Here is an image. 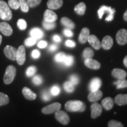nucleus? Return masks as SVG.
Listing matches in <instances>:
<instances>
[{"label": "nucleus", "instance_id": "f257e3e1", "mask_svg": "<svg viewBox=\"0 0 127 127\" xmlns=\"http://www.w3.org/2000/svg\"><path fill=\"white\" fill-rule=\"evenodd\" d=\"M65 108L68 112H84L86 109V105L81 101L70 100L65 103Z\"/></svg>", "mask_w": 127, "mask_h": 127}, {"label": "nucleus", "instance_id": "f03ea898", "mask_svg": "<svg viewBox=\"0 0 127 127\" xmlns=\"http://www.w3.org/2000/svg\"><path fill=\"white\" fill-rule=\"evenodd\" d=\"M12 13L9 5L5 1L0 0V18L4 21L11 20Z\"/></svg>", "mask_w": 127, "mask_h": 127}, {"label": "nucleus", "instance_id": "7ed1b4c3", "mask_svg": "<svg viewBox=\"0 0 127 127\" xmlns=\"http://www.w3.org/2000/svg\"><path fill=\"white\" fill-rule=\"evenodd\" d=\"M115 12V9L112 8L111 7L102 5L99 8L98 11V17L99 19L102 18L103 15L105 14H108V16L105 18V21H111L113 20L114 14Z\"/></svg>", "mask_w": 127, "mask_h": 127}, {"label": "nucleus", "instance_id": "20e7f679", "mask_svg": "<svg viewBox=\"0 0 127 127\" xmlns=\"http://www.w3.org/2000/svg\"><path fill=\"white\" fill-rule=\"evenodd\" d=\"M16 72H17V69L15 66L12 65L8 66L6 68L4 78H3L4 83L5 84H10L12 83L15 77Z\"/></svg>", "mask_w": 127, "mask_h": 127}, {"label": "nucleus", "instance_id": "39448f33", "mask_svg": "<svg viewBox=\"0 0 127 127\" xmlns=\"http://www.w3.org/2000/svg\"><path fill=\"white\" fill-rule=\"evenodd\" d=\"M61 108V105L59 102H54L53 104L48 105L43 107L41 109V111L44 114H51L60 110Z\"/></svg>", "mask_w": 127, "mask_h": 127}, {"label": "nucleus", "instance_id": "423d86ee", "mask_svg": "<svg viewBox=\"0 0 127 127\" xmlns=\"http://www.w3.org/2000/svg\"><path fill=\"white\" fill-rule=\"evenodd\" d=\"M25 59H26V52H25V47L24 45H21L17 50L16 61L19 65H22L25 63Z\"/></svg>", "mask_w": 127, "mask_h": 127}, {"label": "nucleus", "instance_id": "0eeeda50", "mask_svg": "<svg viewBox=\"0 0 127 127\" xmlns=\"http://www.w3.org/2000/svg\"><path fill=\"white\" fill-rule=\"evenodd\" d=\"M55 116L56 120L63 125H67L69 123V120H70L69 115H68L66 112L63 111L59 110L55 112Z\"/></svg>", "mask_w": 127, "mask_h": 127}, {"label": "nucleus", "instance_id": "6e6552de", "mask_svg": "<svg viewBox=\"0 0 127 127\" xmlns=\"http://www.w3.org/2000/svg\"><path fill=\"white\" fill-rule=\"evenodd\" d=\"M116 39L120 45H124L127 43V30L121 29L117 32Z\"/></svg>", "mask_w": 127, "mask_h": 127}, {"label": "nucleus", "instance_id": "1a4fd4ad", "mask_svg": "<svg viewBox=\"0 0 127 127\" xmlns=\"http://www.w3.org/2000/svg\"><path fill=\"white\" fill-rule=\"evenodd\" d=\"M17 50V49L11 45H7L4 49V54L8 59L15 61L16 60Z\"/></svg>", "mask_w": 127, "mask_h": 127}, {"label": "nucleus", "instance_id": "9d476101", "mask_svg": "<svg viewBox=\"0 0 127 127\" xmlns=\"http://www.w3.org/2000/svg\"><path fill=\"white\" fill-rule=\"evenodd\" d=\"M91 117L93 118H96L102 114V107L98 102H94L91 105Z\"/></svg>", "mask_w": 127, "mask_h": 127}, {"label": "nucleus", "instance_id": "9b49d317", "mask_svg": "<svg viewBox=\"0 0 127 127\" xmlns=\"http://www.w3.org/2000/svg\"><path fill=\"white\" fill-rule=\"evenodd\" d=\"M0 31L5 36L11 35L13 30L11 25L6 22H2L0 23Z\"/></svg>", "mask_w": 127, "mask_h": 127}, {"label": "nucleus", "instance_id": "f8f14e48", "mask_svg": "<svg viewBox=\"0 0 127 127\" xmlns=\"http://www.w3.org/2000/svg\"><path fill=\"white\" fill-rule=\"evenodd\" d=\"M88 42L91 44V45L93 47L95 50H98L101 48V44L100 41L96 36L95 35H90L88 36Z\"/></svg>", "mask_w": 127, "mask_h": 127}, {"label": "nucleus", "instance_id": "ddd939ff", "mask_svg": "<svg viewBox=\"0 0 127 127\" xmlns=\"http://www.w3.org/2000/svg\"><path fill=\"white\" fill-rule=\"evenodd\" d=\"M58 18V16L52 9H47L44 12V20L47 22H55Z\"/></svg>", "mask_w": 127, "mask_h": 127}, {"label": "nucleus", "instance_id": "4468645a", "mask_svg": "<svg viewBox=\"0 0 127 127\" xmlns=\"http://www.w3.org/2000/svg\"><path fill=\"white\" fill-rule=\"evenodd\" d=\"M84 64L87 67L93 69H98L101 67V64L96 60L92 59V58L85 59Z\"/></svg>", "mask_w": 127, "mask_h": 127}, {"label": "nucleus", "instance_id": "2eb2a0df", "mask_svg": "<svg viewBox=\"0 0 127 127\" xmlns=\"http://www.w3.org/2000/svg\"><path fill=\"white\" fill-rule=\"evenodd\" d=\"M102 95V92L99 90L95 91H91V93L88 95V99L90 102H95L101 99Z\"/></svg>", "mask_w": 127, "mask_h": 127}, {"label": "nucleus", "instance_id": "dca6fc26", "mask_svg": "<svg viewBox=\"0 0 127 127\" xmlns=\"http://www.w3.org/2000/svg\"><path fill=\"white\" fill-rule=\"evenodd\" d=\"M101 44V47L104 50H109L112 47V45H113V39H112V38L111 36L107 35L104 37Z\"/></svg>", "mask_w": 127, "mask_h": 127}, {"label": "nucleus", "instance_id": "f3484780", "mask_svg": "<svg viewBox=\"0 0 127 127\" xmlns=\"http://www.w3.org/2000/svg\"><path fill=\"white\" fill-rule=\"evenodd\" d=\"M127 75L126 71L120 68H114L112 71V75L118 79H125Z\"/></svg>", "mask_w": 127, "mask_h": 127}, {"label": "nucleus", "instance_id": "a211bd4d", "mask_svg": "<svg viewBox=\"0 0 127 127\" xmlns=\"http://www.w3.org/2000/svg\"><path fill=\"white\" fill-rule=\"evenodd\" d=\"M22 92H23V94L24 95V96L27 99L30 100V101H32V100L36 99V94H35L34 92L32 91L30 88H28V87H24L23 90H22Z\"/></svg>", "mask_w": 127, "mask_h": 127}, {"label": "nucleus", "instance_id": "6ab92c4d", "mask_svg": "<svg viewBox=\"0 0 127 127\" xmlns=\"http://www.w3.org/2000/svg\"><path fill=\"white\" fill-rule=\"evenodd\" d=\"M63 4V0H48L47 2V7L50 9H57L61 8Z\"/></svg>", "mask_w": 127, "mask_h": 127}, {"label": "nucleus", "instance_id": "aec40b11", "mask_svg": "<svg viewBox=\"0 0 127 127\" xmlns=\"http://www.w3.org/2000/svg\"><path fill=\"white\" fill-rule=\"evenodd\" d=\"M90 35V30L88 28H84L79 34L78 38L79 42L81 44H85L88 41V36Z\"/></svg>", "mask_w": 127, "mask_h": 127}, {"label": "nucleus", "instance_id": "412c9836", "mask_svg": "<svg viewBox=\"0 0 127 127\" xmlns=\"http://www.w3.org/2000/svg\"><path fill=\"white\" fill-rule=\"evenodd\" d=\"M101 80L99 78H94L90 82V90L91 91H95L98 90L101 86Z\"/></svg>", "mask_w": 127, "mask_h": 127}, {"label": "nucleus", "instance_id": "4be33fe9", "mask_svg": "<svg viewBox=\"0 0 127 127\" xmlns=\"http://www.w3.org/2000/svg\"><path fill=\"white\" fill-rule=\"evenodd\" d=\"M114 100L111 97H107L102 101V107L107 111H109L112 109L114 107Z\"/></svg>", "mask_w": 127, "mask_h": 127}, {"label": "nucleus", "instance_id": "5701e85b", "mask_svg": "<svg viewBox=\"0 0 127 127\" xmlns=\"http://www.w3.org/2000/svg\"><path fill=\"white\" fill-rule=\"evenodd\" d=\"M114 101L118 105L122 106L127 104V94H118L115 97Z\"/></svg>", "mask_w": 127, "mask_h": 127}, {"label": "nucleus", "instance_id": "b1692460", "mask_svg": "<svg viewBox=\"0 0 127 127\" xmlns=\"http://www.w3.org/2000/svg\"><path fill=\"white\" fill-rule=\"evenodd\" d=\"M30 35L32 37L36 39L42 38L44 36V32L40 28H34L30 31Z\"/></svg>", "mask_w": 127, "mask_h": 127}, {"label": "nucleus", "instance_id": "393cba45", "mask_svg": "<svg viewBox=\"0 0 127 127\" xmlns=\"http://www.w3.org/2000/svg\"><path fill=\"white\" fill-rule=\"evenodd\" d=\"M61 23L64 26L66 27L67 28L71 30L74 29L75 27V25L74 22L69 18H67V17H63V18H61Z\"/></svg>", "mask_w": 127, "mask_h": 127}, {"label": "nucleus", "instance_id": "a878e982", "mask_svg": "<svg viewBox=\"0 0 127 127\" xmlns=\"http://www.w3.org/2000/svg\"><path fill=\"white\" fill-rule=\"evenodd\" d=\"M74 11L77 14L79 15H82L85 14L86 11V5L84 2H80L74 8Z\"/></svg>", "mask_w": 127, "mask_h": 127}, {"label": "nucleus", "instance_id": "bb28decb", "mask_svg": "<svg viewBox=\"0 0 127 127\" xmlns=\"http://www.w3.org/2000/svg\"><path fill=\"white\" fill-rule=\"evenodd\" d=\"M114 85H116L117 89L125 88L127 87V80L125 79H118L114 82Z\"/></svg>", "mask_w": 127, "mask_h": 127}, {"label": "nucleus", "instance_id": "cd10ccee", "mask_svg": "<svg viewBox=\"0 0 127 127\" xmlns=\"http://www.w3.org/2000/svg\"><path fill=\"white\" fill-rule=\"evenodd\" d=\"M64 89L67 93H71L75 90L74 85L71 81H66L64 84Z\"/></svg>", "mask_w": 127, "mask_h": 127}, {"label": "nucleus", "instance_id": "c85d7f7f", "mask_svg": "<svg viewBox=\"0 0 127 127\" xmlns=\"http://www.w3.org/2000/svg\"><path fill=\"white\" fill-rule=\"evenodd\" d=\"M94 55V52L90 48H87L84 50L83 53H82V56L84 59H87V58H93Z\"/></svg>", "mask_w": 127, "mask_h": 127}, {"label": "nucleus", "instance_id": "c756f323", "mask_svg": "<svg viewBox=\"0 0 127 127\" xmlns=\"http://www.w3.org/2000/svg\"><path fill=\"white\" fill-rule=\"evenodd\" d=\"M9 102L8 96L5 94L0 92V106L7 105Z\"/></svg>", "mask_w": 127, "mask_h": 127}, {"label": "nucleus", "instance_id": "7c9ffc66", "mask_svg": "<svg viewBox=\"0 0 127 127\" xmlns=\"http://www.w3.org/2000/svg\"><path fill=\"white\" fill-rule=\"evenodd\" d=\"M74 57L71 55H66L64 61L63 62V64L66 66H72L74 64Z\"/></svg>", "mask_w": 127, "mask_h": 127}, {"label": "nucleus", "instance_id": "2f4dec72", "mask_svg": "<svg viewBox=\"0 0 127 127\" xmlns=\"http://www.w3.org/2000/svg\"><path fill=\"white\" fill-rule=\"evenodd\" d=\"M21 11L24 12H27L29 11V5L27 0H18Z\"/></svg>", "mask_w": 127, "mask_h": 127}, {"label": "nucleus", "instance_id": "473e14b6", "mask_svg": "<svg viewBox=\"0 0 127 127\" xmlns=\"http://www.w3.org/2000/svg\"><path fill=\"white\" fill-rule=\"evenodd\" d=\"M8 4L9 8L13 9H18L20 7L18 0H8Z\"/></svg>", "mask_w": 127, "mask_h": 127}, {"label": "nucleus", "instance_id": "72a5a7b5", "mask_svg": "<svg viewBox=\"0 0 127 127\" xmlns=\"http://www.w3.org/2000/svg\"><path fill=\"white\" fill-rule=\"evenodd\" d=\"M66 55L64 53V52H59V53L57 54H56V55L55 56V61L58 63H63Z\"/></svg>", "mask_w": 127, "mask_h": 127}, {"label": "nucleus", "instance_id": "f704fd0d", "mask_svg": "<svg viewBox=\"0 0 127 127\" xmlns=\"http://www.w3.org/2000/svg\"><path fill=\"white\" fill-rule=\"evenodd\" d=\"M42 25H43L44 28L47 30L54 29L56 26V24H55V22H47L45 21H44Z\"/></svg>", "mask_w": 127, "mask_h": 127}, {"label": "nucleus", "instance_id": "c9c22d12", "mask_svg": "<svg viewBox=\"0 0 127 127\" xmlns=\"http://www.w3.org/2000/svg\"><path fill=\"white\" fill-rule=\"evenodd\" d=\"M17 26L20 30H25L27 27V23L24 19H19L17 21Z\"/></svg>", "mask_w": 127, "mask_h": 127}, {"label": "nucleus", "instance_id": "e433bc0d", "mask_svg": "<svg viewBox=\"0 0 127 127\" xmlns=\"http://www.w3.org/2000/svg\"><path fill=\"white\" fill-rule=\"evenodd\" d=\"M36 41H37V39L31 36V37L25 39L24 41V44L27 47H32V46H33L36 44Z\"/></svg>", "mask_w": 127, "mask_h": 127}, {"label": "nucleus", "instance_id": "4c0bfd02", "mask_svg": "<svg viewBox=\"0 0 127 127\" xmlns=\"http://www.w3.org/2000/svg\"><path fill=\"white\" fill-rule=\"evenodd\" d=\"M36 72V68L35 66H31L27 68L26 71L27 76L28 77H32Z\"/></svg>", "mask_w": 127, "mask_h": 127}, {"label": "nucleus", "instance_id": "58836bf2", "mask_svg": "<svg viewBox=\"0 0 127 127\" xmlns=\"http://www.w3.org/2000/svg\"><path fill=\"white\" fill-rule=\"evenodd\" d=\"M108 126L109 127H123L124 125L120 122L115 120H111L108 123Z\"/></svg>", "mask_w": 127, "mask_h": 127}, {"label": "nucleus", "instance_id": "ea45409f", "mask_svg": "<svg viewBox=\"0 0 127 127\" xmlns=\"http://www.w3.org/2000/svg\"><path fill=\"white\" fill-rule=\"evenodd\" d=\"M32 82L35 85H41L43 82V79L41 77L40 75H35L34 76L32 79Z\"/></svg>", "mask_w": 127, "mask_h": 127}, {"label": "nucleus", "instance_id": "a19ab883", "mask_svg": "<svg viewBox=\"0 0 127 127\" xmlns=\"http://www.w3.org/2000/svg\"><path fill=\"white\" fill-rule=\"evenodd\" d=\"M30 7L34 8L38 6L40 4L41 0H27Z\"/></svg>", "mask_w": 127, "mask_h": 127}, {"label": "nucleus", "instance_id": "79ce46f5", "mask_svg": "<svg viewBox=\"0 0 127 127\" xmlns=\"http://www.w3.org/2000/svg\"><path fill=\"white\" fill-rule=\"evenodd\" d=\"M51 94L53 96H57L60 93V88L58 85H54L51 89Z\"/></svg>", "mask_w": 127, "mask_h": 127}, {"label": "nucleus", "instance_id": "37998d69", "mask_svg": "<svg viewBox=\"0 0 127 127\" xmlns=\"http://www.w3.org/2000/svg\"><path fill=\"white\" fill-rule=\"evenodd\" d=\"M69 80H70V81L72 82L74 85H77V84H78L79 82V77H78V75H76V74L71 75L70 76V78H69Z\"/></svg>", "mask_w": 127, "mask_h": 127}, {"label": "nucleus", "instance_id": "c03bdc74", "mask_svg": "<svg viewBox=\"0 0 127 127\" xmlns=\"http://www.w3.org/2000/svg\"><path fill=\"white\" fill-rule=\"evenodd\" d=\"M51 93H50L48 91H44L42 93V98L44 101H48L49 100L51 99Z\"/></svg>", "mask_w": 127, "mask_h": 127}, {"label": "nucleus", "instance_id": "a18cd8bd", "mask_svg": "<svg viewBox=\"0 0 127 127\" xmlns=\"http://www.w3.org/2000/svg\"><path fill=\"white\" fill-rule=\"evenodd\" d=\"M63 34H64L65 36H67V37H71L74 35L72 31H71V29H69V28H66V29L64 30Z\"/></svg>", "mask_w": 127, "mask_h": 127}, {"label": "nucleus", "instance_id": "49530a36", "mask_svg": "<svg viewBox=\"0 0 127 127\" xmlns=\"http://www.w3.org/2000/svg\"><path fill=\"white\" fill-rule=\"evenodd\" d=\"M31 55L32 58H35V59H37V58H38L39 57H40V52H39L38 50H34L32 52Z\"/></svg>", "mask_w": 127, "mask_h": 127}, {"label": "nucleus", "instance_id": "de8ad7c7", "mask_svg": "<svg viewBox=\"0 0 127 127\" xmlns=\"http://www.w3.org/2000/svg\"><path fill=\"white\" fill-rule=\"evenodd\" d=\"M65 45L68 47L73 48L75 47L76 44H75V42H74V41L71 40V39H68V40H67L65 42Z\"/></svg>", "mask_w": 127, "mask_h": 127}, {"label": "nucleus", "instance_id": "09e8293b", "mask_svg": "<svg viewBox=\"0 0 127 127\" xmlns=\"http://www.w3.org/2000/svg\"><path fill=\"white\" fill-rule=\"evenodd\" d=\"M48 45L47 42H46L45 41H39L38 44V47L39 48H44L47 47Z\"/></svg>", "mask_w": 127, "mask_h": 127}, {"label": "nucleus", "instance_id": "8fccbe9b", "mask_svg": "<svg viewBox=\"0 0 127 127\" xmlns=\"http://www.w3.org/2000/svg\"><path fill=\"white\" fill-rule=\"evenodd\" d=\"M57 49H58V46L55 45V44H52V45H51L50 46V47H49V50L51 52L55 51Z\"/></svg>", "mask_w": 127, "mask_h": 127}, {"label": "nucleus", "instance_id": "3c124183", "mask_svg": "<svg viewBox=\"0 0 127 127\" xmlns=\"http://www.w3.org/2000/svg\"><path fill=\"white\" fill-rule=\"evenodd\" d=\"M53 39L54 41H55L57 42H60L61 41V37L58 35H55L54 36H53Z\"/></svg>", "mask_w": 127, "mask_h": 127}, {"label": "nucleus", "instance_id": "603ef678", "mask_svg": "<svg viewBox=\"0 0 127 127\" xmlns=\"http://www.w3.org/2000/svg\"><path fill=\"white\" fill-rule=\"evenodd\" d=\"M123 63H124V65L126 66V67H127V55L125 57L124 59Z\"/></svg>", "mask_w": 127, "mask_h": 127}, {"label": "nucleus", "instance_id": "864d4df0", "mask_svg": "<svg viewBox=\"0 0 127 127\" xmlns=\"http://www.w3.org/2000/svg\"><path fill=\"white\" fill-rule=\"evenodd\" d=\"M124 19L125 21H127V10L125 12L124 14Z\"/></svg>", "mask_w": 127, "mask_h": 127}, {"label": "nucleus", "instance_id": "5fc2aeb1", "mask_svg": "<svg viewBox=\"0 0 127 127\" xmlns=\"http://www.w3.org/2000/svg\"><path fill=\"white\" fill-rule=\"evenodd\" d=\"M1 42H2V36L0 35V45H1Z\"/></svg>", "mask_w": 127, "mask_h": 127}]
</instances>
